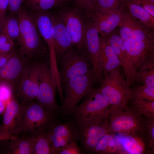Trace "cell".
<instances>
[{"instance_id":"6da1fadb","label":"cell","mask_w":154,"mask_h":154,"mask_svg":"<svg viewBox=\"0 0 154 154\" xmlns=\"http://www.w3.org/2000/svg\"><path fill=\"white\" fill-rule=\"evenodd\" d=\"M20 33L17 40L19 52L31 62L48 54V46L41 36L30 11L22 7L18 15Z\"/></svg>"},{"instance_id":"7a4b0ae2","label":"cell","mask_w":154,"mask_h":154,"mask_svg":"<svg viewBox=\"0 0 154 154\" xmlns=\"http://www.w3.org/2000/svg\"><path fill=\"white\" fill-rule=\"evenodd\" d=\"M21 104L20 113L13 135L34 136L45 131L57 121L56 116L34 100Z\"/></svg>"},{"instance_id":"3957f363","label":"cell","mask_w":154,"mask_h":154,"mask_svg":"<svg viewBox=\"0 0 154 154\" xmlns=\"http://www.w3.org/2000/svg\"><path fill=\"white\" fill-rule=\"evenodd\" d=\"M100 87L98 89L108 100L110 111L123 108L130 102L131 88L121 75L119 68L104 75Z\"/></svg>"},{"instance_id":"277c9868","label":"cell","mask_w":154,"mask_h":154,"mask_svg":"<svg viewBox=\"0 0 154 154\" xmlns=\"http://www.w3.org/2000/svg\"><path fill=\"white\" fill-rule=\"evenodd\" d=\"M142 115L128 106L110 111L108 119L110 132L124 135L145 134V120Z\"/></svg>"},{"instance_id":"5b68a950","label":"cell","mask_w":154,"mask_h":154,"mask_svg":"<svg viewBox=\"0 0 154 154\" xmlns=\"http://www.w3.org/2000/svg\"><path fill=\"white\" fill-rule=\"evenodd\" d=\"M96 81L92 69L84 75L73 78L68 81L64 88L65 95L60 111L64 115H70L84 98L94 90Z\"/></svg>"},{"instance_id":"8992f818","label":"cell","mask_w":154,"mask_h":154,"mask_svg":"<svg viewBox=\"0 0 154 154\" xmlns=\"http://www.w3.org/2000/svg\"><path fill=\"white\" fill-rule=\"evenodd\" d=\"M73 123L76 141L79 142L82 149L87 153H94L100 140L110 133L108 119L102 121L75 119Z\"/></svg>"},{"instance_id":"52a82bcc","label":"cell","mask_w":154,"mask_h":154,"mask_svg":"<svg viewBox=\"0 0 154 154\" xmlns=\"http://www.w3.org/2000/svg\"><path fill=\"white\" fill-rule=\"evenodd\" d=\"M110 105L98 89H94L78 105L71 114L74 119H83L93 121L108 119Z\"/></svg>"},{"instance_id":"ba28073f","label":"cell","mask_w":154,"mask_h":154,"mask_svg":"<svg viewBox=\"0 0 154 154\" xmlns=\"http://www.w3.org/2000/svg\"><path fill=\"white\" fill-rule=\"evenodd\" d=\"M77 8L64 7L59 11L58 15L62 21L73 45L88 56L86 42V24L84 23Z\"/></svg>"},{"instance_id":"9c48e42d","label":"cell","mask_w":154,"mask_h":154,"mask_svg":"<svg viewBox=\"0 0 154 154\" xmlns=\"http://www.w3.org/2000/svg\"><path fill=\"white\" fill-rule=\"evenodd\" d=\"M56 86L49 66L42 63L39 79V89L36 100L49 112L57 115L60 107L56 102Z\"/></svg>"},{"instance_id":"30bf717a","label":"cell","mask_w":154,"mask_h":154,"mask_svg":"<svg viewBox=\"0 0 154 154\" xmlns=\"http://www.w3.org/2000/svg\"><path fill=\"white\" fill-rule=\"evenodd\" d=\"M88 58L78 49L76 50L72 48L62 57L60 74L62 89L70 79L84 75L92 69Z\"/></svg>"},{"instance_id":"8fae6325","label":"cell","mask_w":154,"mask_h":154,"mask_svg":"<svg viewBox=\"0 0 154 154\" xmlns=\"http://www.w3.org/2000/svg\"><path fill=\"white\" fill-rule=\"evenodd\" d=\"M31 62L19 52L14 51L11 57L0 68V81L8 83L14 95L19 87Z\"/></svg>"},{"instance_id":"7c38bea8","label":"cell","mask_w":154,"mask_h":154,"mask_svg":"<svg viewBox=\"0 0 154 154\" xmlns=\"http://www.w3.org/2000/svg\"><path fill=\"white\" fill-rule=\"evenodd\" d=\"M128 58L134 71L154 62V41L124 40Z\"/></svg>"},{"instance_id":"4fadbf2b","label":"cell","mask_w":154,"mask_h":154,"mask_svg":"<svg viewBox=\"0 0 154 154\" xmlns=\"http://www.w3.org/2000/svg\"><path fill=\"white\" fill-rule=\"evenodd\" d=\"M121 10L119 35L124 40L154 41V29Z\"/></svg>"},{"instance_id":"5bb4252c","label":"cell","mask_w":154,"mask_h":154,"mask_svg":"<svg viewBox=\"0 0 154 154\" xmlns=\"http://www.w3.org/2000/svg\"><path fill=\"white\" fill-rule=\"evenodd\" d=\"M42 62H31L21 83L15 94L21 102L25 104L36 100L39 89V79Z\"/></svg>"},{"instance_id":"9a60e30c","label":"cell","mask_w":154,"mask_h":154,"mask_svg":"<svg viewBox=\"0 0 154 154\" xmlns=\"http://www.w3.org/2000/svg\"><path fill=\"white\" fill-rule=\"evenodd\" d=\"M85 42L87 53L92 65L96 81L102 82L103 73L100 59V38L92 21L86 23Z\"/></svg>"},{"instance_id":"2e32d148","label":"cell","mask_w":154,"mask_h":154,"mask_svg":"<svg viewBox=\"0 0 154 154\" xmlns=\"http://www.w3.org/2000/svg\"><path fill=\"white\" fill-rule=\"evenodd\" d=\"M99 34L105 37L112 33L120 23L122 10L114 13L101 12L92 7L85 10Z\"/></svg>"},{"instance_id":"e0dca14e","label":"cell","mask_w":154,"mask_h":154,"mask_svg":"<svg viewBox=\"0 0 154 154\" xmlns=\"http://www.w3.org/2000/svg\"><path fill=\"white\" fill-rule=\"evenodd\" d=\"M19 100L13 95L6 104L1 125L0 137L2 140L9 139L13 135L21 109Z\"/></svg>"},{"instance_id":"ac0fdd59","label":"cell","mask_w":154,"mask_h":154,"mask_svg":"<svg viewBox=\"0 0 154 154\" xmlns=\"http://www.w3.org/2000/svg\"><path fill=\"white\" fill-rule=\"evenodd\" d=\"M52 35L57 57H62L73 45L64 25L58 15L52 14Z\"/></svg>"},{"instance_id":"d6986e66","label":"cell","mask_w":154,"mask_h":154,"mask_svg":"<svg viewBox=\"0 0 154 154\" xmlns=\"http://www.w3.org/2000/svg\"><path fill=\"white\" fill-rule=\"evenodd\" d=\"M100 59L104 76L114 70L119 68L120 61L111 47L104 37L100 38Z\"/></svg>"},{"instance_id":"ffe728a7","label":"cell","mask_w":154,"mask_h":154,"mask_svg":"<svg viewBox=\"0 0 154 154\" xmlns=\"http://www.w3.org/2000/svg\"><path fill=\"white\" fill-rule=\"evenodd\" d=\"M34 136L15 134L9 139L5 148L8 154H32Z\"/></svg>"},{"instance_id":"44dd1931","label":"cell","mask_w":154,"mask_h":154,"mask_svg":"<svg viewBox=\"0 0 154 154\" xmlns=\"http://www.w3.org/2000/svg\"><path fill=\"white\" fill-rule=\"evenodd\" d=\"M121 8L147 27L154 29V17L141 6L130 0H122Z\"/></svg>"},{"instance_id":"7402d4cb","label":"cell","mask_w":154,"mask_h":154,"mask_svg":"<svg viewBox=\"0 0 154 154\" xmlns=\"http://www.w3.org/2000/svg\"><path fill=\"white\" fill-rule=\"evenodd\" d=\"M144 140L143 136L135 134L124 135L119 140L123 153H144L147 147Z\"/></svg>"},{"instance_id":"603a6c76","label":"cell","mask_w":154,"mask_h":154,"mask_svg":"<svg viewBox=\"0 0 154 154\" xmlns=\"http://www.w3.org/2000/svg\"><path fill=\"white\" fill-rule=\"evenodd\" d=\"M94 153L99 154L123 153L120 141H118L110 133L105 135L100 140Z\"/></svg>"},{"instance_id":"cb8c5ba5","label":"cell","mask_w":154,"mask_h":154,"mask_svg":"<svg viewBox=\"0 0 154 154\" xmlns=\"http://www.w3.org/2000/svg\"><path fill=\"white\" fill-rule=\"evenodd\" d=\"M69 0H25L26 4L31 11H41L64 5Z\"/></svg>"},{"instance_id":"d4e9b609","label":"cell","mask_w":154,"mask_h":154,"mask_svg":"<svg viewBox=\"0 0 154 154\" xmlns=\"http://www.w3.org/2000/svg\"><path fill=\"white\" fill-rule=\"evenodd\" d=\"M48 129L58 135L76 141L75 129L73 122L60 123L57 120L52 123Z\"/></svg>"},{"instance_id":"484cf974","label":"cell","mask_w":154,"mask_h":154,"mask_svg":"<svg viewBox=\"0 0 154 154\" xmlns=\"http://www.w3.org/2000/svg\"><path fill=\"white\" fill-rule=\"evenodd\" d=\"M46 131L33 136L32 154H52Z\"/></svg>"},{"instance_id":"4316f807","label":"cell","mask_w":154,"mask_h":154,"mask_svg":"<svg viewBox=\"0 0 154 154\" xmlns=\"http://www.w3.org/2000/svg\"><path fill=\"white\" fill-rule=\"evenodd\" d=\"M131 90L130 101L131 102L144 100L154 101V87L142 85Z\"/></svg>"},{"instance_id":"83f0119b","label":"cell","mask_w":154,"mask_h":154,"mask_svg":"<svg viewBox=\"0 0 154 154\" xmlns=\"http://www.w3.org/2000/svg\"><path fill=\"white\" fill-rule=\"evenodd\" d=\"M1 33L7 35L13 41L17 40L20 33L18 19L11 14L6 17L5 25Z\"/></svg>"},{"instance_id":"f1b7e54d","label":"cell","mask_w":154,"mask_h":154,"mask_svg":"<svg viewBox=\"0 0 154 154\" xmlns=\"http://www.w3.org/2000/svg\"><path fill=\"white\" fill-rule=\"evenodd\" d=\"M154 87V62L145 65L137 72L136 82Z\"/></svg>"},{"instance_id":"f546056e","label":"cell","mask_w":154,"mask_h":154,"mask_svg":"<svg viewBox=\"0 0 154 154\" xmlns=\"http://www.w3.org/2000/svg\"><path fill=\"white\" fill-rule=\"evenodd\" d=\"M46 133L52 154H58L59 152L69 142L73 141L56 135L48 129L46 130Z\"/></svg>"},{"instance_id":"4dcf8cb0","label":"cell","mask_w":154,"mask_h":154,"mask_svg":"<svg viewBox=\"0 0 154 154\" xmlns=\"http://www.w3.org/2000/svg\"><path fill=\"white\" fill-rule=\"evenodd\" d=\"M121 0H97L91 7H93L102 13H116L121 10Z\"/></svg>"},{"instance_id":"1f68e13d","label":"cell","mask_w":154,"mask_h":154,"mask_svg":"<svg viewBox=\"0 0 154 154\" xmlns=\"http://www.w3.org/2000/svg\"><path fill=\"white\" fill-rule=\"evenodd\" d=\"M131 107L145 117H154V101L144 100L131 102Z\"/></svg>"},{"instance_id":"d6a6232c","label":"cell","mask_w":154,"mask_h":154,"mask_svg":"<svg viewBox=\"0 0 154 154\" xmlns=\"http://www.w3.org/2000/svg\"><path fill=\"white\" fill-rule=\"evenodd\" d=\"M146 142L148 148L154 153V117H145Z\"/></svg>"},{"instance_id":"836d02e7","label":"cell","mask_w":154,"mask_h":154,"mask_svg":"<svg viewBox=\"0 0 154 154\" xmlns=\"http://www.w3.org/2000/svg\"><path fill=\"white\" fill-rule=\"evenodd\" d=\"M13 41L5 34L0 35V54H6L14 50Z\"/></svg>"},{"instance_id":"e575fe53","label":"cell","mask_w":154,"mask_h":154,"mask_svg":"<svg viewBox=\"0 0 154 154\" xmlns=\"http://www.w3.org/2000/svg\"><path fill=\"white\" fill-rule=\"evenodd\" d=\"M13 95L11 86L7 82L0 81V99L6 104Z\"/></svg>"},{"instance_id":"d590c367","label":"cell","mask_w":154,"mask_h":154,"mask_svg":"<svg viewBox=\"0 0 154 154\" xmlns=\"http://www.w3.org/2000/svg\"><path fill=\"white\" fill-rule=\"evenodd\" d=\"M82 153V150L77 144L76 141L73 140L69 142L59 152L58 154H80Z\"/></svg>"},{"instance_id":"8d00e7d4","label":"cell","mask_w":154,"mask_h":154,"mask_svg":"<svg viewBox=\"0 0 154 154\" xmlns=\"http://www.w3.org/2000/svg\"><path fill=\"white\" fill-rule=\"evenodd\" d=\"M9 1L10 0H0V25L2 30L5 25Z\"/></svg>"},{"instance_id":"74e56055","label":"cell","mask_w":154,"mask_h":154,"mask_svg":"<svg viewBox=\"0 0 154 154\" xmlns=\"http://www.w3.org/2000/svg\"><path fill=\"white\" fill-rule=\"evenodd\" d=\"M24 0H10L8 10L10 14L17 18Z\"/></svg>"},{"instance_id":"f35d334b","label":"cell","mask_w":154,"mask_h":154,"mask_svg":"<svg viewBox=\"0 0 154 154\" xmlns=\"http://www.w3.org/2000/svg\"><path fill=\"white\" fill-rule=\"evenodd\" d=\"M141 6L152 16L154 17V2L149 0H130Z\"/></svg>"},{"instance_id":"ab89813d","label":"cell","mask_w":154,"mask_h":154,"mask_svg":"<svg viewBox=\"0 0 154 154\" xmlns=\"http://www.w3.org/2000/svg\"><path fill=\"white\" fill-rule=\"evenodd\" d=\"M97 0H80L75 4L81 9L85 10L93 6Z\"/></svg>"},{"instance_id":"60d3db41","label":"cell","mask_w":154,"mask_h":154,"mask_svg":"<svg viewBox=\"0 0 154 154\" xmlns=\"http://www.w3.org/2000/svg\"><path fill=\"white\" fill-rule=\"evenodd\" d=\"M14 50L6 54H0V68L7 62L13 54Z\"/></svg>"},{"instance_id":"b9f144b4","label":"cell","mask_w":154,"mask_h":154,"mask_svg":"<svg viewBox=\"0 0 154 154\" xmlns=\"http://www.w3.org/2000/svg\"><path fill=\"white\" fill-rule=\"evenodd\" d=\"M6 104L0 99V114H3Z\"/></svg>"},{"instance_id":"7bdbcfd3","label":"cell","mask_w":154,"mask_h":154,"mask_svg":"<svg viewBox=\"0 0 154 154\" xmlns=\"http://www.w3.org/2000/svg\"><path fill=\"white\" fill-rule=\"evenodd\" d=\"M71 0L75 4L80 0Z\"/></svg>"},{"instance_id":"ee69618b","label":"cell","mask_w":154,"mask_h":154,"mask_svg":"<svg viewBox=\"0 0 154 154\" xmlns=\"http://www.w3.org/2000/svg\"><path fill=\"white\" fill-rule=\"evenodd\" d=\"M1 31H2L1 27L0 25V35L1 34Z\"/></svg>"},{"instance_id":"f6af8a7d","label":"cell","mask_w":154,"mask_h":154,"mask_svg":"<svg viewBox=\"0 0 154 154\" xmlns=\"http://www.w3.org/2000/svg\"><path fill=\"white\" fill-rule=\"evenodd\" d=\"M1 125H0V137H0V133H1ZM1 140H2V139H1Z\"/></svg>"},{"instance_id":"bcb514c9","label":"cell","mask_w":154,"mask_h":154,"mask_svg":"<svg viewBox=\"0 0 154 154\" xmlns=\"http://www.w3.org/2000/svg\"><path fill=\"white\" fill-rule=\"evenodd\" d=\"M153 2H154V0H149Z\"/></svg>"},{"instance_id":"7dc6e473","label":"cell","mask_w":154,"mask_h":154,"mask_svg":"<svg viewBox=\"0 0 154 154\" xmlns=\"http://www.w3.org/2000/svg\"><path fill=\"white\" fill-rule=\"evenodd\" d=\"M0 140H1V137H0Z\"/></svg>"}]
</instances>
